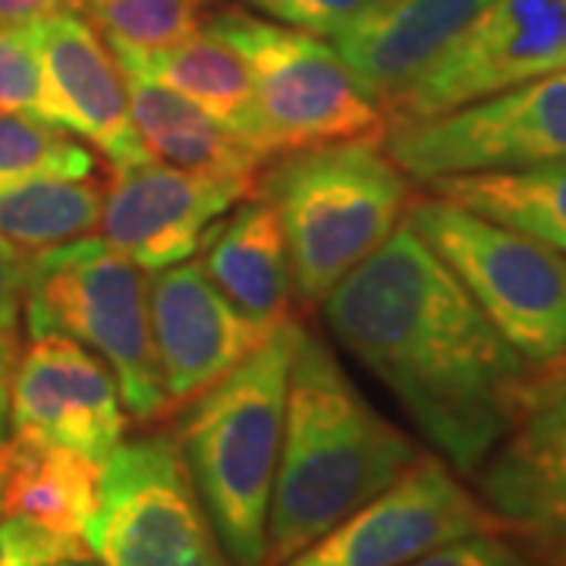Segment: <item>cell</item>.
Here are the masks:
<instances>
[{
	"mask_svg": "<svg viewBox=\"0 0 566 566\" xmlns=\"http://www.w3.org/2000/svg\"><path fill=\"white\" fill-rule=\"evenodd\" d=\"M255 192L281 218L293 296L312 308L400 227L412 180L381 142L346 139L271 158Z\"/></svg>",
	"mask_w": 566,
	"mask_h": 566,
	"instance_id": "277c9868",
	"label": "cell"
},
{
	"mask_svg": "<svg viewBox=\"0 0 566 566\" xmlns=\"http://www.w3.org/2000/svg\"><path fill=\"white\" fill-rule=\"evenodd\" d=\"M29 259H32V249L0 237V334H10L20 324Z\"/></svg>",
	"mask_w": 566,
	"mask_h": 566,
	"instance_id": "f1b7e54d",
	"label": "cell"
},
{
	"mask_svg": "<svg viewBox=\"0 0 566 566\" xmlns=\"http://www.w3.org/2000/svg\"><path fill=\"white\" fill-rule=\"evenodd\" d=\"M205 25L249 66L274 158L324 142L385 139V107L365 92L334 44L243 7L218 10Z\"/></svg>",
	"mask_w": 566,
	"mask_h": 566,
	"instance_id": "52a82bcc",
	"label": "cell"
},
{
	"mask_svg": "<svg viewBox=\"0 0 566 566\" xmlns=\"http://www.w3.org/2000/svg\"><path fill=\"white\" fill-rule=\"evenodd\" d=\"M303 337L283 318L218 385L180 406L174 441L218 545L233 566H264L290 365Z\"/></svg>",
	"mask_w": 566,
	"mask_h": 566,
	"instance_id": "3957f363",
	"label": "cell"
},
{
	"mask_svg": "<svg viewBox=\"0 0 566 566\" xmlns=\"http://www.w3.org/2000/svg\"><path fill=\"white\" fill-rule=\"evenodd\" d=\"M22 312L32 340L61 334L111 365L129 419L148 424L170 412L145 271L114 245L80 237L32 249Z\"/></svg>",
	"mask_w": 566,
	"mask_h": 566,
	"instance_id": "5b68a950",
	"label": "cell"
},
{
	"mask_svg": "<svg viewBox=\"0 0 566 566\" xmlns=\"http://www.w3.org/2000/svg\"><path fill=\"white\" fill-rule=\"evenodd\" d=\"M20 337H17V331H10V334H0V371H7V368H13L17 359H20Z\"/></svg>",
	"mask_w": 566,
	"mask_h": 566,
	"instance_id": "1f68e13d",
	"label": "cell"
},
{
	"mask_svg": "<svg viewBox=\"0 0 566 566\" xmlns=\"http://www.w3.org/2000/svg\"><path fill=\"white\" fill-rule=\"evenodd\" d=\"M409 566H532L516 551L501 538V532H482V535H469L460 542L438 547L431 554L419 557Z\"/></svg>",
	"mask_w": 566,
	"mask_h": 566,
	"instance_id": "83f0119b",
	"label": "cell"
},
{
	"mask_svg": "<svg viewBox=\"0 0 566 566\" xmlns=\"http://www.w3.org/2000/svg\"><path fill=\"white\" fill-rule=\"evenodd\" d=\"M63 10L80 13V0H0V25H25Z\"/></svg>",
	"mask_w": 566,
	"mask_h": 566,
	"instance_id": "f546056e",
	"label": "cell"
},
{
	"mask_svg": "<svg viewBox=\"0 0 566 566\" xmlns=\"http://www.w3.org/2000/svg\"><path fill=\"white\" fill-rule=\"evenodd\" d=\"M17 29L39 57L66 133H76L102 151L111 170L151 158L133 126L120 63L92 22L76 10H63Z\"/></svg>",
	"mask_w": 566,
	"mask_h": 566,
	"instance_id": "2e32d148",
	"label": "cell"
},
{
	"mask_svg": "<svg viewBox=\"0 0 566 566\" xmlns=\"http://www.w3.org/2000/svg\"><path fill=\"white\" fill-rule=\"evenodd\" d=\"M85 554H92L85 538L61 535L20 516L0 520V566H48Z\"/></svg>",
	"mask_w": 566,
	"mask_h": 566,
	"instance_id": "4316f807",
	"label": "cell"
},
{
	"mask_svg": "<svg viewBox=\"0 0 566 566\" xmlns=\"http://www.w3.org/2000/svg\"><path fill=\"white\" fill-rule=\"evenodd\" d=\"M98 158L66 129L0 107V180H85Z\"/></svg>",
	"mask_w": 566,
	"mask_h": 566,
	"instance_id": "603a6c76",
	"label": "cell"
},
{
	"mask_svg": "<svg viewBox=\"0 0 566 566\" xmlns=\"http://www.w3.org/2000/svg\"><path fill=\"white\" fill-rule=\"evenodd\" d=\"M491 0H381L337 35L365 92L387 107L482 17Z\"/></svg>",
	"mask_w": 566,
	"mask_h": 566,
	"instance_id": "e0dca14e",
	"label": "cell"
},
{
	"mask_svg": "<svg viewBox=\"0 0 566 566\" xmlns=\"http://www.w3.org/2000/svg\"><path fill=\"white\" fill-rule=\"evenodd\" d=\"M252 196V186L180 170L164 161H139L111 170L102 202L104 243L123 259L158 274L202 252L211 230L230 208Z\"/></svg>",
	"mask_w": 566,
	"mask_h": 566,
	"instance_id": "4fadbf2b",
	"label": "cell"
},
{
	"mask_svg": "<svg viewBox=\"0 0 566 566\" xmlns=\"http://www.w3.org/2000/svg\"><path fill=\"white\" fill-rule=\"evenodd\" d=\"M120 70L129 92L133 126L148 155H158V161L180 170L245 182L255 192V177L264 161L245 142L170 85L123 63Z\"/></svg>",
	"mask_w": 566,
	"mask_h": 566,
	"instance_id": "d6986e66",
	"label": "cell"
},
{
	"mask_svg": "<svg viewBox=\"0 0 566 566\" xmlns=\"http://www.w3.org/2000/svg\"><path fill=\"white\" fill-rule=\"evenodd\" d=\"M422 450L368 403L331 344L305 331L293 353L264 566H281L378 497Z\"/></svg>",
	"mask_w": 566,
	"mask_h": 566,
	"instance_id": "7a4b0ae2",
	"label": "cell"
},
{
	"mask_svg": "<svg viewBox=\"0 0 566 566\" xmlns=\"http://www.w3.org/2000/svg\"><path fill=\"white\" fill-rule=\"evenodd\" d=\"M322 315L460 475H475L547 381L406 221L324 296Z\"/></svg>",
	"mask_w": 566,
	"mask_h": 566,
	"instance_id": "6da1fadb",
	"label": "cell"
},
{
	"mask_svg": "<svg viewBox=\"0 0 566 566\" xmlns=\"http://www.w3.org/2000/svg\"><path fill=\"white\" fill-rule=\"evenodd\" d=\"M566 66V51H564V57H560V66H557V70H564Z\"/></svg>",
	"mask_w": 566,
	"mask_h": 566,
	"instance_id": "836d02e7",
	"label": "cell"
},
{
	"mask_svg": "<svg viewBox=\"0 0 566 566\" xmlns=\"http://www.w3.org/2000/svg\"><path fill=\"white\" fill-rule=\"evenodd\" d=\"M126 409L111 365L70 337H35L10 375V434L66 447L104 463L126 434Z\"/></svg>",
	"mask_w": 566,
	"mask_h": 566,
	"instance_id": "7c38bea8",
	"label": "cell"
},
{
	"mask_svg": "<svg viewBox=\"0 0 566 566\" xmlns=\"http://www.w3.org/2000/svg\"><path fill=\"white\" fill-rule=\"evenodd\" d=\"M48 566H104V564L92 560V554H85V557H66V560H57V564H48Z\"/></svg>",
	"mask_w": 566,
	"mask_h": 566,
	"instance_id": "d6a6232c",
	"label": "cell"
},
{
	"mask_svg": "<svg viewBox=\"0 0 566 566\" xmlns=\"http://www.w3.org/2000/svg\"><path fill=\"white\" fill-rule=\"evenodd\" d=\"M107 48L117 63L142 70L180 92L182 98L199 104L205 114H211L237 139L245 142L264 164L274 158V145L259 111L252 73L237 54V48H230L208 25L192 32L189 39L151 51H139L120 41H107Z\"/></svg>",
	"mask_w": 566,
	"mask_h": 566,
	"instance_id": "ac0fdd59",
	"label": "cell"
},
{
	"mask_svg": "<svg viewBox=\"0 0 566 566\" xmlns=\"http://www.w3.org/2000/svg\"><path fill=\"white\" fill-rule=\"evenodd\" d=\"M564 564H566V554H564Z\"/></svg>",
	"mask_w": 566,
	"mask_h": 566,
	"instance_id": "e575fe53",
	"label": "cell"
},
{
	"mask_svg": "<svg viewBox=\"0 0 566 566\" xmlns=\"http://www.w3.org/2000/svg\"><path fill=\"white\" fill-rule=\"evenodd\" d=\"M148 315L170 409L218 385L271 331L230 303L199 262L151 274Z\"/></svg>",
	"mask_w": 566,
	"mask_h": 566,
	"instance_id": "5bb4252c",
	"label": "cell"
},
{
	"mask_svg": "<svg viewBox=\"0 0 566 566\" xmlns=\"http://www.w3.org/2000/svg\"><path fill=\"white\" fill-rule=\"evenodd\" d=\"M385 151L412 182L566 161V66L422 120L390 123Z\"/></svg>",
	"mask_w": 566,
	"mask_h": 566,
	"instance_id": "9c48e42d",
	"label": "cell"
},
{
	"mask_svg": "<svg viewBox=\"0 0 566 566\" xmlns=\"http://www.w3.org/2000/svg\"><path fill=\"white\" fill-rule=\"evenodd\" d=\"M243 3L264 20L281 22L318 39H337L381 0H243Z\"/></svg>",
	"mask_w": 566,
	"mask_h": 566,
	"instance_id": "484cf974",
	"label": "cell"
},
{
	"mask_svg": "<svg viewBox=\"0 0 566 566\" xmlns=\"http://www.w3.org/2000/svg\"><path fill=\"white\" fill-rule=\"evenodd\" d=\"M85 545L104 566H233L167 431L120 441L104 460Z\"/></svg>",
	"mask_w": 566,
	"mask_h": 566,
	"instance_id": "ba28073f",
	"label": "cell"
},
{
	"mask_svg": "<svg viewBox=\"0 0 566 566\" xmlns=\"http://www.w3.org/2000/svg\"><path fill=\"white\" fill-rule=\"evenodd\" d=\"M202 3L205 0H80V13L98 25L107 41L151 51L199 32Z\"/></svg>",
	"mask_w": 566,
	"mask_h": 566,
	"instance_id": "cb8c5ba5",
	"label": "cell"
},
{
	"mask_svg": "<svg viewBox=\"0 0 566 566\" xmlns=\"http://www.w3.org/2000/svg\"><path fill=\"white\" fill-rule=\"evenodd\" d=\"M98 479L102 463L76 450L29 444L10 434L0 513L85 538V528L98 510Z\"/></svg>",
	"mask_w": 566,
	"mask_h": 566,
	"instance_id": "44dd1931",
	"label": "cell"
},
{
	"mask_svg": "<svg viewBox=\"0 0 566 566\" xmlns=\"http://www.w3.org/2000/svg\"><path fill=\"white\" fill-rule=\"evenodd\" d=\"M205 274L230 303L264 327L290 318L293 271L283 227L271 202L249 199L205 240Z\"/></svg>",
	"mask_w": 566,
	"mask_h": 566,
	"instance_id": "ffe728a7",
	"label": "cell"
},
{
	"mask_svg": "<svg viewBox=\"0 0 566 566\" xmlns=\"http://www.w3.org/2000/svg\"><path fill=\"white\" fill-rule=\"evenodd\" d=\"M422 189L566 255V161L453 174Z\"/></svg>",
	"mask_w": 566,
	"mask_h": 566,
	"instance_id": "7402d4cb",
	"label": "cell"
},
{
	"mask_svg": "<svg viewBox=\"0 0 566 566\" xmlns=\"http://www.w3.org/2000/svg\"><path fill=\"white\" fill-rule=\"evenodd\" d=\"M564 51L566 0H491L444 57L387 104V126L434 117L551 73Z\"/></svg>",
	"mask_w": 566,
	"mask_h": 566,
	"instance_id": "8fae6325",
	"label": "cell"
},
{
	"mask_svg": "<svg viewBox=\"0 0 566 566\" xmlns=\"http://www.w3.org/2000/svg\"><path fill=\"white\" fill-rule=\"evenodd\" d=\"M479 501L504 532L566 554V375L535 400L475 469Z\"/></svg>",
	"mask_w": 566,
	"mask_h": 566,
	"instance_id": "9a60e30c",
	"label": "cell"
},
{
	"mask_svg": "<svg viewBox=\"0 0 566 566\" xmlns=\"http://www.w3.org/2000/svg\"><path fill=\"white\" fill-rule=\"evenodd\" d=\"M0 107L20 111L63 129L61 111L48 88L44 70L17 25H0Z\"/></svg>",
	"mask_w": 566,
	"mask_h": 566,
	"instance_id": "d4e9b609",
	"label": "cell"
},
{
	"mask_svg": "<svg viewBox=\"0 0 566 566\" xmlns=\"http://www.w3.org/2000/svg\"><path fill=\"white\" fill-rule=\"evenodd\" d=\"M403 221L535 371L566 375L564 252L431 192L409 199Z\"/></svg>",
	"mask_w": 566,
	"mask_h": 566,
	"instance_id": "8992f818",
	"label": "cell"
},
{
	"mask_svg": "<svg viewBox=\"0 0 566 566\" xmlns=\"http://www.w3.org/2000/svg\"><path fill=\"white\" fill-rule=\"evenodd\" d=\"M482 532L504 528L453 465L422 453L394 485L281 566H409Z\"/></svg>",
	"mask_w": 566,
	"mask_h": 566,
	"instance_id": "30bf717a",
	"label": "cell"
},
{
	"mask_svg": "<svg viewBox=\"0 0 566 566\" xmlns=\"http://www.w3.org/2000/svg\"><path fill=\"white\" fill-rule=\"evenodd\" d=\"M10 375H13V368L0 371V491H3L7 450H10Z\"/></svg>",
	"mask_w": 566,
	"mask_h": 566,
	"instance_id": "4dcf8cb0",
	"label": "cell"
}]
</instances>
